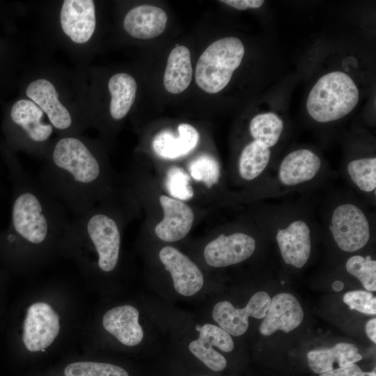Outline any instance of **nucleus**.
<instances>
[{
  "instance_id": "obj_33",
  "label": "nucleus",
  "mask_w": 376,
  "mask_h": 376,
  "mask_svg": "<svg viewBox=\"0 0 376 376\" xmlns=\"http://www.w3.org/2000/svg\"><path fill=\"white\" fill-rule=\"evenodd\" d=\"M319 376H376V372L375 368L370 372H366L357 363H352L320 374Z\"/></svg>"
},
{
  "instance_id": "obj_1",
  "label": "nucleus",
  "mask_w": 376,
  "mask_h": 376,
  "mask_svg": "<svg viewBox=\"0 0 376 376\" xmlns=\"http://www.w3.org/2000/svg\"><path fill=\"white\" fill-rule=\"evenodd\" d=\"M104 170L98 157L81 139L63 136L54 143L38 181L74 217L95 207Z\"/></svg>"
},
{
  "instance_id": "obj_10",
  "label": "nucleus",
  "mask_w": 376,
  "mask_h": 376,
  "mask_svg": "<svg viewBox=\"0 0 376 376\" xmlns=\"http://www.w3.org/2000/svg\"><path fill=\"white\" fill-rule=\"evenodd\" d=\"M255 249L256 240L246 233L221 234L205 246L204 258L210 266L223 267L246 260Z\"/></svg>"
},
{
  "instance_id": "obj_24",
  "label": "nucleus",
  "mask_w": 376,
  "mask_h": 376,
  "mask_svg": "<svg viewBox=\"0 0 376 376\" xmlns=\"http://www.w3.org/2000/svg\"><path fill=\"white\" fill-rule=\"evenodd\" d=\"M108 88L111 95L110 115L114 120H121L128 113L135 100L136 80L129 74L117 73L109 79Z\"/></svg>"
},
{
  "instance_id": "obj_14",
  "label": "nucleus",
  "mask_w": 376,
  "mask_h": 376,
  "mask_svg": "<svg viewBox=\"0 0 376 376\" xmlns=\"http://www.w3.org/2000/svg\"><path fill=\"white\" fill-rule=\"evenodd\" d=\"M303 318L304 311L297 299L290 293H279L271 299L260 332L266 336L278 330L288 333L299 327Z\"/></svg>"
},
{
  "instance_id": "obj_11",
  "label": "nucleus",
  "mask_w": 376,
  "mask_h": 376,
  "mask_svg": "<svg viewBox=\"0 0 376 376\" xmlns=\"http://www.w3.org/2000/svg\"><path fill=\"white\" fill-rule=\"evenodd\" d=\"M159 257L172 277L175 290L180 295L189 297L203 287L204 279L198 266L178 249L171 246L163 247Z\"/></svg>"
},
{
  "instance_id": "obj_9",
  "label": "nucleus",
  "mask_w": 376,
  "mask_h": 376,
  "mask_svg": "<svg viewBox=\"0 0 376 376\" xmlns=\"http://www.w3.org/2000/svg\"><path fill=\"white\" fill-rule=\"evenodd\" d=\"M271 303L269 295L263 291L255 293L243 308H236L228 301L217 303L212 310V318L230 335L239 336L248 329L249 318H264Z\"/></svg>"
},
{
  "instance_id": "obj_3",
  "label": "nucleus",
  "mask_w": 376,
  "mask_h": 376,
  "mask_svg": "<svg viewBox=\"0 0 376 376\" xmlns=\"http://www.w3.org/2000/svg\"><path fill=\"white\" fill-rule=\"evenodd\" d=\"M359 89L353 79L341 71L322 76L311 88L306 100L310 116L319 123L343 118L357 105Z\"/></svg>"
},
{
  "instance_id": "obj_17",
  "label": "nucleus",
  "mask_w": 376,
  "mask_h": 376,
  "mask_svg": "<svg viewBox=\"0 0 376 376\" xmlns=\"http://www.w3.org/2000/svg\"><path fill=\"white\" fill-rule=\"evenodd\" d=\"M321 166V159L314 152L306 148L297 149L283 159L278 170V178L284 186H296L313 179Z\"/></svg>"
},
{
  "instance_id": "obj_8",
  "label": "nucleus",
  "mask_w": 376,
  "mask_h": 376,
  "mask_svg": "<svg viewBox=\"0 0 376 376\" xmlns=\"http://www.w3.org/2000/svg\"><path fill=\"white\" fill-rule=\"evenodd\" d=\"M60 330L59 317L52 306L36 302L27 309L22 340L28 350L38 352L48 347Z\"/></svg>"
},
{
  "instance_id": "obj_30",
  "label": "nucleus",
  "mask_w": 376,
  "mask_h": 376,
  "mask_svg": "<svg viewBox=\"0 0 376 376\" xmlns=\"http://www.w3.org/2000/svg\"><path fill=\"white\" fill-rule=\"evenodd\" d=\"M189 351L213 371H222L227 365L225 357L207 343L197 338L189 345Z\"/></svg>"
},
{
  "instance_id": "obj_36",
  "label": "nucleus",
  "mask_w": 376,
  "mask_h": 376,
  "mask_svg": "<svg viewBox=\"0 0 376 376\" xmlns=\"http://www.w3.org/2000/svg\"><path fill=\"white\" fill-rule=\"evenodd\" d=\"M344 284L342 281H336L332 284V288L336 292H340L343 289Z\"/></svg>"
},
{
  "instance_id": "obj_4",
  "label": "nucleus",
  "mask_w": 376,
  "mask_h": 376,
  "mask_svg": "<svg viewBox=\"0 0 376 376\" xmlns=\"http://www.w3.org/2000/svg\"><path fill=\"white\" fill-rule=\"evenodd\" d=\"M64 236L91 243L97 253V266L109 272L117 265L120 232L117 221L110 214L93 207L70 220Z\"/></svg>"
},
{
  "instance_id": "obj_12",
  "label": "nucleus",
  "mask_w": 376,
  "mask_h": 376,
  "mask_svg": "<svg viewBox=\"0 0 376 376\" xmlns=\"http://www.w3.org/2000/svg\"><path fill=\"white\" fill-rule=\"evenodd\" d=\"M64 33L78 44L88 42L96 26L95 8L91 0H65L60 12Z\"/></svg>"
},
{
  "instance_id": "obj_2",
  "label": "nucleus",
  "mask_w": 376,
  "mask_h": 376,
  "mask_svg": "<svg viewBox=\"0 0 376 376\" xmlns=\"http://www.w3.org/2000/svg\"><path fill=\"white\" fill-rule=\"evenodd\" d=\"M16 189L12 203L8 240L42 246L64 236L70 220L67 210L37 181L22 170H16Z\"/></svg>"
},
{
  "instance_id": "obj_19",
  "label": "nucleus",
  "mask_w": 376,
  "mask_h": 376,
  "mask_svg": "<svg viewBox=\"0 0 376 376\" xmlns=\"http://www.w3.org/2000/svg\"><path fill=\"white\" fill-rule=\"evenodd\" d=\"M167 19V15L162 8L143 4L132 8L126 14L123 26L133 38L149 40L163 33Z\"/></svg>"
},
{
  "instance_id": "obj_22",
  "label": "nucleus",
  "mask_w": 376,
  "mask_h": 376,
  "mask_svg": "<svg viewBox=\"0 0 376 376\" xmlns=\"http://www.w3.org/2000/svg\"><path fill=\"white\" fill-rule=\"evenodd\" d=\"M306 358L310 369L320 375L356 363L362 359V356L354 345L340 343L332 347L311 350L307 353Z\"/></svg>"
},
{
  "instance_id": "obj_23",
  "label": "nucleus",
  "mask_w": 376,
  "mask_h": 376,
  "mask_svg": "<svg viewBox=\"0 0 376 376\" xmlns=\"http://www.w3.org/2000/svg\"><path fill=\"white\" fill-rule=\"evenodd\" d=\"M193 70L189 49L176 45L170 52L164 75L166 91L178 94L185 91L192 79Z\"/></svg>"
},
{
  "instance_id": "obj_15",
  "label": "nucleus",
  "mask_w": 376,
  "mask_h": 376,
  "mask_svg": "<svg viewBox=\"0 0 376 376\" xmlns=\"http://www.w3.org/2000/svg\"><path fill=\"white\" fill-rule=\"evenodd\" d=\"M159 202L164 218L155 226V234L165 242L182 239L192 227L194 219L192 210L182 201L166 195L160 196Z\"/></svg>"
},
{
  "instance_id": "obj_35",
  "label": "nucleus",
  "mask_w": 376,
  "mask_h": 376,
  "mask_svg": "<svg viewBox=\"0 0 376 376\" xmlns=\"http://www.w3.org/2000/svg\"><path fill=\"white\" fill-rule=\"evenodd\" d=\"M366 332L368 337L374 343H376V319L373 318L366 324Z\"/></svg>"
},
{
  "instance_id": "obj_25",
  "label": "nucleus",
  "mask_w": 376,
  "mask_h": 376,
  "mask_svg": "<svg viewBox=\"0 0 376 376\" xmlns=\"http://www.w3.org/2000/svg\"><path fill=\"white\" fill-rule=\"evenodd\" d=\"M347 173L353 183L362 191L370 193L376 189V158L363 157L350 161Z\"/></svg>"
},
{
  "instance_id": "obj_6",
  "label": "nucleus",
  "mask_w": 376,
  "mask_h": 376,
  "mask_svg": "<svg viewBox=\"0 0 376 376\" xmlns=\"http://www.w3.org/2000/svg\"><path fill=\"white\" fill-rule=\"evenodd\" d=\"M283 120L274 112L256 115L249 124L253 141L242 149L239 159V173L245 180L258 178L267 168L270 148L279 141L283 132Z\"/></svg>"
},
{
  "instance_id": "obj_28",
  "label": "nucleus",
  "mask_w": 376,
  "mask_h": 376,
  "mask_svg": "<svg viewBox=\"0 0 376 376\" xmlns=\"http://www.w3.org/2000/svg\"><path fill=\"white\" fill-rule=\"evenodd\" d=\"M189 171L195 180L203 182L207 187L217 183L220 177L218 162L208 155H202L194 159L189 164Z\"/></svg>"
},
{
  "instance_id": "obj_5",
  "label": "nucleus",
  "mask_w": 376,
  "mask_h": 376,
  "mask_svg": "<svg viewBox=\"0 0 376 376\" xmlns=\"http://www.w3.org/2000/svg\"><path fill=\"white\" fill-rule=\"evenodd\" d=\"M244 54V45L236 37H225L213 42L198 60L195 72L198 86L211 94L222 91L240 66Z\"/></svg>"
},
{
  "instance_id": "obj_29",
  "label": "nucleus",
  "mask_w": 376,
  "mask_h": 376,
  "mask_svg": "<svg viewBox=\"0 0 376 376\" xmlns=\"http://www.w3.org/2000/svg\"><path fill=\"white\" fill-rule=\"evenodd\" d=\"M165 186L173 198L180 201L191 199L194 191L189 175L181 168L173 166L166 173Z\"/></svg>"
},
{
  "instance_id": "obj_21",
  "label": "nucleus",
  "mask_w": 376,
  "mask_h": 376,
  "mask_svg": "<svg viewBox=\"0 0 376 376\" xmlns=\"http://www.w3.org/2000/svg\"><path fill=\"white\" fill-rule=\"evenodd\" d=\"M178 130V136L164 130L155 136L152 148L157 155L166 159H175L187 155L196 146L200 135L194 127L182 123Z\"/></svg>"
},
{
  "instance_id": "obj_20",
  "label": "nucleus",
  "mask_w": 376,
  "mask_h": 376,
  "mask_svg": "<svg viewBox=\"0 0 376 376\" xmlns=\"http://www.w3.org/2000/svg\"><path fill=\"white\" fill-rule=\"evenodd\" d=\"M43 111L30 100L17 101L10 110L12 121L19 127L25 136L34 144H43L53 132L51 124L42 121Z\"/></svg>"
},
{
  "instance_id": "obj_7",
  "label": "nucleus",
  "mask_w": 376,
  "mask_h": 376,
  "mask_svg": "<svg viewBox=\"0 0 376 376\" xmlns=\"http://www.w3.org/2000/svg\"><path fill=\"white\" fill-rule=\"evenodd\" d=\"M329 229L338 246L346 252L363 248L370 236L366 215L352 203H343L334 210Z\"/></svg>"
},
{
  "instance_id": "obj_27",
  "label": "nucleus",
  "mask_w": 376,
  "mask_h": 376,
  "mask_svg": "<svg viewBox=\"0 0 376 376\" xmlns=\"http://www.w3.org/2000/svg\"><path fill=\"white\" fill-rule=\"evenodd\" d=\"M65 376H129L123 368L107 363L80 361L70 363Z\"/></svg>"
},
{
  "instance_id": "obj_34",
  "label": "nucleus",
  "mask_w": 376,
  "mask_h": 376,
  "mask_svg": "<svg viewBox=\"0 0 376 376\" xmlns=\"http://www.w3.org/2000/svg\"><path fill=\"white\" fill-rule=\"evenodd\" d=\"M220 1L240 10L247 8H258L262 6L264 3L263 0H223Z\"/></svg>"
},
{
  "instance_id": "obj_18",
  "label": "nucleus",
  "mask_w": 376,
  "mask_h": 376,
  "mask_svg": "<svg viewBox=\"0 0 376 376\" xmlns=\"http://www.w3.org/2000/svg\"><path fill=\"white\" fill-rule=\"evenodd\" d=\"M102 324L109 333L127 346L136 345L143 338V331L139 323V311L130 305L116 306L107 311Z\"/></svg>"
},
{
  "instance_id": "obj_26",
  "label": "nucleus",
  "mask_w": 376,
  "mask_h": 376,
  "mask_svg": "<svg viewBox=\"0 0 376 376\" xmlns=\"http://www.w3.org/2000/svg\"><path fill=\"white\" fill-rule=\"evenodd\" d=\"M345 268L361 281L367 291L376 290V261L370 256H353L347 260Z\"/></svg>"
},
{
  "instance_id": "obj_32",
  "label": "nucleus",
  "mask_w": 376,
  "mask_h": 376,
  "mask_svg": "<svg viewBox=\"0 0 376 376\" xmlns=\"http://www.w3.org/2000/svg\"><path fill=\"white\" fill-rule=\"evenodd\" d=\"M350 309L367 315H375L376 298L369 291L353 290L346 292L343 298Z\"/></svg>"
},
{
  "instance_id": "obj_31",
  "label": "nucleus",
  "mask_w": 376,
  "mask_h": 376,
  "mask_svg": "<svg viewBox=\"0 0 376 376\" xmlns=\"http://www.w3.org/2000/svg\"><path fill=\"white\" fill-rule=\"evenodd\" d=\"M198 338L225 352H230L234 349V342L230 335L212 324H205L201 327Z\"/></svg>"
},
{
  "instance_id": "obj_13",
  "label": "nucleus",
  "mask_w": 376,
  "mask_h": 376,
  "mask_svg": "<svg viewBox=\"0 0 376 376\" xmlns=\"http://www.w3.org/2000/svg\"><path fill=\"white\" fill-rule=\"evenodd\" d=\"M311 231L304 220L297 219L278 230L276 240L284 262L297 268L304 267L311 252Z\"/></svg>"
},
{
  "instance_id": "obj_16",
  "label": "nucleus",
  "mask_w": 376,
  "mask_h": 376,
  "mask_svg": "<svg viewBox=\"0 0 376 376\" xmlns=\"http://www.w3.org/2000/svg\"><path fill=\"white\" fill-rule=\"evenodd\" d=\"M27 97L45 113L53 127L65 131L72 125V118L66 107L59 101L57 91L49 80L38 79L29 84Z\"/></svg>"
}]
</instances>
